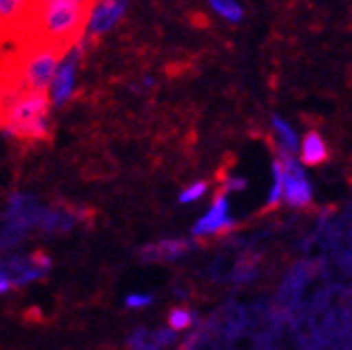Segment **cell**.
<instances>
[{
	"label": "cell",
	"mask_w": 352,
	"mask_h": 350,
	"mask_svg": "<svg viewBox=\"0 0 352 350\" xmlns=\"http://www.w3.org/2000/svg\"><path fill=\"white\" fill-rule=\"evenodd\" d=\"M95 0H41L30 26L24 30L22 43H45L65 54L82 41Z\"/></svg>",
	"instance_id": "obj_1"
},
{
	"label": "cell",
	"mask_w": 352,
	"mask_h": 350,
	"mask_svg": "<svg viewBox=\"0 0 352 350\" xmlns=\"http://www.w3.org/2000/svg\"><path fill=\"white\" fill-rule=\"evenodd\" d=\"M50 95L24 91L0 103V127L7 135L41 140L50 133Z\"/></svg>",
	"instance_id": "obj_2"
},
{
	"label": "cell",
	"mask_w": 352,
	"mask_h": 350,
	"mask_svg": "<svg viewBox=\"0 0 352 350\" xmlns=\"http://www.w3.org/2000/svg\"><path fill=\"white\" fill-rule=\"evenodd\" d=\"M65 58V52L45 43H22L15 67L5 76L24 91L47 93Z\"/></svg>",
	"instance_id": "obj_3"
},
{
	"label": "cell",
	"mask_w": 352,
	"mask_h": 350,
	"mask_svg": "<svg viewBox=\"0 0 352 350\" xmlns=\"http://www.w3.org/2000/svg\"><path fill=\"white\" fill-rule=\"evenodd\" d=\"M281 177H284V204L290 208H305L314 200V187L305 172V166L294 155L277 157Z\"/></svg>",
	"instance_id": "obj_4"
},
{
	"label": "cell",
	"mask_w": 352,
	"mask_h": 350,
	"mask_svg": "<svg viewBox=\"0 0 352 350\" xmlns=\"http://www.w3.org/2000/svg\"><path fill=\"white\" fill-rule=\"evenodd\" d=\"M3 265L11 277L13 288L17 286H28L37 279L45 277L50 267H52V258L43 252H30V254H5Z\"/></svg>",
	"instance_id": "obj_5"
},
{
	"label": "cell",
	"mask_w": 352,
	"mask_h": 350,
	"mask_svg": "<svg viewBox=\"0 0 352 350\" xmlns=\"http://www.w3.org/2000/svg\"><path fill=\"white\" fill-rule=\"evenodd\" d=\"M234 228V217H232V208H230V198L228 194H217L215 200L210 202V206L204 211L202 217L196 219V223L191 226V234L193 237H217L221 232H228Z\"/></svg>",
	"instance_id": "obj_6"
},
{
	"label": "cell",
	"mask_w": 352,
	"mask_h": 350,
	"mask_svg": "<svg viewBox=\"0 0 352 350\" xmlns=\"http://www.w3.org/2000/svg\"><path fill=\"white\" fill-rule=\"evenodd\" d=\"M45 211V204H41L32 194H13L7 200L3 219L13 223L15 228H20L22 232H32L39 230V223Z\"/></svg>",
	"instance_id": "obj_7"
},
{
	"label": "cell",
	"mask_w": 352,
	"mask_h": 350,
	"mask_svg": "<svg viewBox=\"0 0 352 350\" xmlns=\"http://www.w3.org/2000/svg\"><path fill=\"white\" fill-rule=\"evenodd\" d=\"M80 56H82V41L69 50L65 54V58L60 61V67H58V72L54 76V82H52V86H50L52 106L60 108L69 99H72L74 89H76V74H78Z\"/></svg>",
	"instance_id": "obj_8"
},
{
	"label": "cell",
	"mask_w": 352,
	"mask_h": 350,
	"mask_svg": "<svg viewBox=\"0 0 352 350\" xmlns=\"http://www.w3.org/2000/svg\"><path fill=\"white\" fill-rule=\"evenodd\" d=\"M41 0H0V20L9 34L22 37L37 13Z\"/></svg>",
	"instance_id": "obj_9"
},
{
	"label": "cell",
	"mask_w": 352,
	"mask_h": 350,
	"mask_svg": "<svg viewBox=\"0 0 352 350\" xmlns=\"http://www.w3.org/2000/svg\"><path fill=\"white\" fill-rule=\"evenodd\" d=\"M125 9H127V0H95L91 17H88L86 34L97 37V34L108 32L125 15Z\"/></svg>",
	"instance_id": "obj_10"
},
{
	"label": "cell",
	"mask_w": 352,
	"mask_h": 350,
	"mask_svg": "<svg viewBox=\"0 0 352 350\" xmlns=\"http://www.w3.org/2000/svg\"><path fill=\"white\" fill-rule=\"evenodd\" d=\"M191 248L193 245L187 239H162L142 248L140 258H142V262H174L187 256Z\"/></svg>",
	"instance_id": "obj_11"
},
{
	"label": "cell",
	"mask_w": 352,
	"mask_h": 350,
	"mask_svg": "<svg viewBox=\"0 0 352 350\" xmlns=\"http://www.w3.org/2000/svg\"><path fill=\"white\" fill-rule=\"evenodd\" d=\"M176 336L172 329H144L140 327L127 338V346L131 350H164L176 342Z\"/></svg>",
	"instance_id": "obj_12"
},
{
	"label": "cell",
	"mask_w": 352,
	"mask_h": 350,
	"mask_svg": "<svg viewBox=\"0 0 352 350\" xmlns=\"http://www.w3.org/2000/svg\"><path fill=\"white\" fill-rule=\"evenodd\" d=\"M298 162L303 166H320L327 162L329 157V146L324 142V138L318 131H309L303 135L301 146H298Z\"/></svg>",
	"instance_id": "obj_13"
},
{
	"label": "cell",
	"mask_w": 352,
	"mask_h": 350,
	"mask_svg": "<svg viewBox=\"0 0 352 350\" xmlns=\"http://www.w3.org/2000/svg\"><path fill=\"white\" fill-rule=\"evenodd\" d=\"M271 129H273V135H275L279 155H296L298 153L301 138H298L296 129L290 125L286 118H281L279 114H273L271 116Z\"/></svg>",
	"instance_id": "obj_14"
},
{
	"label": "cell",
	"mask_w": 352,
	"mask_h": 350,
	"mask_svg": "<svg viewBox=\"0 0 352 350\" xmlns=\"http://www.w3.org/2000/svg\"><path fill=\"white\" fill-rule=\"evenodd\" d=\"M208 5L219 17H223L230 24H239L245 17V9L241 7L239 0H208Z\"/></svg>",
	"instance_id": "obj_15"
},
{
	"label": "cell",
	"mask_w": 352,
	"mask_h": 350,
	"mask_svg": "<svg viewBox=\"0 0 352 350\" xmlns=\"http://www.w3.org/2000/svg\"><path fill=\"white\" fill-rule=\"evenodd\" d=\"M24 239H26V232H22L20 228H15L13 223H9L7 219L0 217V254L11 252Z\"/></svg>",
	"instance_id": "obj_16"
},
{
	"label": "cell",
	"mask_w": 352,
	"mask_h": 350,
	"mask_svg": "<svg viewBox=\"0 0 352 350\" xmlns=\"http://www.w3.org/2000/svg\"><path fill=\"white\" fill-rule=\"evenodd\" d=\"M281 202H284V177H281L279 162L275 160L271 166V187L267 191V206L275 208Z\"/></svg>",
	"instance_id": "obj_17"
},
{
	"label": "cell",
	"mask_w": 352,
	"mask_h": 350,
	"mask_svg": "<svg viewBox=\"0 0 352 350\" xmlns=\"http://www.w3.org/2000/svg\"><path fill=\"white\" fill-rule=\"evenodd\" d=\"M196 325V314L187 307H174L168 316V329H172L174 333H183V331L191 329Z\"/></svg>",
	"instance_id": "obj_18"
},
{
	"label": "cell",
	"mask_w": 352,
	"mask_h": 350,
	"mask_svg": "<svg viewBox=\"0 0 352 350\" xmlns=\"http://www.w3.org/2000/svg\"><path fill=\"white\" fill-rule=\"evenodd\" d=\"M206 191H208V183L196 181V183L187 185V187L181 191V194H179V202H181V204H196V202H200V200L206 196Z\"/></svg>",
	"instance_id": "obj_19"
},
{
	"label": "cell",
	"mask_w": 352,
	"mask_h": 350,
	"mask_svg": "<svg viewBox=\"0 0 352 350\" xmlns=\"http://www.w3.org/2000/svg\"><path fill=\"white\" fill-rule=\"evenodd\" d=\"M153 303V294L148 292H131L125 296V307L129 309H144Z\"/></svg>",
	"instance_id": "obj_20"
},
{
	"label": "cell",
	"mask_w": 352,
	"mask_h": 350,
	"mask_svg": "<svg viewBox=\"0 0 352 350\" xmlns=\"http://www.w3.org/2000/svg\"><path fill=\"white\" fill-rule=\"evenodd\" d=\"M245 187H248V181H245L243 177H228L223 181V194H239V191H243Z\"/></svg>",
	"instance_id": "obj_21"
},
{
	"label": "cell",
	"mask_w": 352,
	"mask_h": 350,
	"mask_svg": "<svg viewBox=\"0 0 352 350\" xmlns=\"http://www.w3.org/2000/svg\"><path fill=\"white\" fill-rule=\"evenodd\" d=\"M9 290H13V282H11V277H9V273H7V269L3 265V258H0V296L7 294Z\"/></svg>",
	"instance_id": "obj_22"
},
{
	"label": "cell",
	"mask_w": 352,
	"mask_h": 350,
	"mask_svg": "<svg viewBox=\"0 0 352 350\" xmlns=\"http://www.w3.org/2000/svg\"><path fill=\"white\" fill-rule=\"evenodd\" d=\"M7 37H9V32H7V28H5L3 20H0V43H3V41H5Z\"/></svg>",
	"instance_id": "obj_23"
}]
</instances>
